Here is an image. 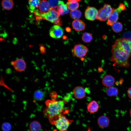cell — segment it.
<instances>
[{
    "mask_svg": "<svg viewBox=\"0 0 131 131\" xmlns=\"http://www.w3.org/2000/svg\"><path fill=\"white\" fill-rule=\"evenodd\" d=\"M45 104L46 106L43 110V114L53 125L54 121L62 115L65 102L63 100L57 101L52 99L46 100Z\"/></svg>",
    "mask_w": 131,
    "mask_h": 131,
    "instance_id": "obj_1",
    "label": "cell"
},
{
    "mask_svg": "<svg viewBox=\"0 0 131 131\" xmlns=\"http://www.w3.org/2000/svg\"><path fill=\"white\" fill-rule=\"evenodd\" d=\"M111 52V60L114 64L127 68L130 66L131 53L115 43L112 46Z\"/></svg>",
    "mask_w": 131,
    "mask_h": 131,
    "instance_id": "obj_2",
    "label": "cell"
},
{
    "mask_svg": "<svg viewBox=\"0 0 131 131\" xmlns=\"http://www.w3.org/2000/svg\"><path fill=\"white\" fill-rule=\"evenodd\" d=\"M57 10L51 9L48 12L36 16L38 19H43L59 26L62 25V21Z\"/></svg>",
    "mask_w": 131,
    "mask_h": 131,
    "instance_id": "obj_3",
    "label": "cell"
},
{
    "mask_svg": "<svg viewBox=\"0 0 131 131\" xmlns=\"http://www.w3.org/2000/svg\"><path fill=\"white\" fill-rule=\"evenodd\" d=\"M72 122V120L68 119L62 115L54 121L53 125L59 131H66Z\"/></svg>",
    "mask_w": 131,
    "mask_h": 131,
    "instance_id": "obj_4",
    "label": "cell"
},
{
    "mask_svg": "<svg viewBox=\"0 0 131 131\" xmlns=\"http://www.w3.org/2000/svg\"><path fill=\"white\" fill-rule=\"evenodd\" d=\"M114 10L109 5L105 4L98 11L96 19L99 21H104L106 20Z\"/></svg>",
    "mask_w": 131,
    "mask_h": 131,
    "instance_id": "obj_5",
    "label": "cell"
},
{
    "mask_svg": "<svg viewBox=\"0 0 131 131\" xmlns=\"http://www.w3.org/2000/svg\"><path fill=\"white\" fill-rule=\"evenodd\" d=\"M126 9V7L123 4L120 3L118 8L114 10L108 18L107 24L112 26L114 23L116 22L119 18V14Z\"/></svg>",
    "mask_w": 131,
    "mask_h": 131,
    "instance_id": "obj_6",
    "label": "cell"
},
{
    "mask_svg": "<svg viewBox=\"0 0 131 131\" xmlns=\"http://www.w3.org/2000/svg\"><path fill=\"white\" fill-rule=\"evenodd\" d=\"M88 51V49L86 47L79 44L74 46L72 50V52L74 56L81 58L85 56Z\"/></svg>",
    "mask_w": 131,
    "mask_h": 131,
    "instance_id": "obj_7",
    "label": "cell"
},
{
    "mask_svg": "<svg viewBox=\"0 0 131 131\" xmlns=\"http://www.w3.org/2000/svg\"><path fill=\"white\" fill-rule=\"evenodd\" d=\"M51 9L47 0H40V3L37 10L34 13L35 16L48 12Z\"/></svg>",
    "mask_w": 131,
    "mask_h": 131,
    "instance_id": "obj_8",
    "label": "cell"
},
{
    "mask_svg": "<svg viewBox=\"0 0 131 131\" xmlns=\"http://www.w3.org/2000/svg\"><path fill=\"white\" fill-rule=\"evenodd\" d=\"M64 33L63 29L61 26L57 25L53 26L49 31V34L50 36L55 39L61 38Z\"/></svg>",
    "mask_w": 131,
    "mask_h": 131,
    "instance_id": "obj_9",
    "label": "cell"
},
{
    "mask_svg": "<svg viewBox=\"0 0 131 131\" xmlns=\"http://www.w3.org/2000/svg\"><path fill=\"white\" fill-rule=\"evenodd\" d=\"M98 13V10L95 7L88 6L85 12V17L88 20L93 21L96 19Z\"/></svg>",
    "mask_w": 131,
    "mask_h": 131,
    "instance_id": "obj_10",
    "label": "cell"
},
{
    "mask_svg": "<svg viewBox=\"0 0 131 131\" xmlns=\"http://www.w3.org/2000/svg\"><path fill=\"white\" fill-rule=\"evenodd\" d=\"M115 43L123 47L131 52V39L126 38H119L116 40Z\"/></svg>",
    "mask_w": 131,
    "mask_h": 131,
    "instance_id": "obj_11",
    "label": "cell"
},
{
    "mask_svg": "<svg viewBox=\"0 0 131 131\" xmlns=\"http://www.w3.org/2000/svg\"><path fill=\"white\" fill-rule=\"evenodd\" d=\"M11 64L15 70L19 72L24 71L26 67V64L25 61L21 58L12 61Z\"/></svg>",
    "mask_w": 131,
    "mask_h": 131,
    "instance_id": "obj_12",
    "label": "cell"
},
{
    "mask_svg": "<svg viewBox=\"0 0 131 131\" xmlns=\"http://www.w3.org/2000/svg\"><path fill=\"white\" fill-rule=\"evenodd\" d=\"M73 93L74 98L77 99L83 98L86 96L85 90L81 86L75 87L73 90Z\"/></svg>",
    "mask_w": 131,
    "mask_h": 131,
    "instance_id": "obj_13",
    "label": "cell"
},
{
    "mask_svg": "<svg viewBox=\"0 0 131 131\" xmlns=\"http://www.w3.org/2000/svg\"><path fill=\"white\" fill-rule=\"evenodd\" d=\"M73 28L77 31H81L84 30L86 27L85 23L81 20H74L72 22Z\"/></svg>",
    "mask_w": 131,
    "mask_h": 131,
    "instance_id": "obj_14",
    "label": "cell"
},
{
    "mask_svg": "<svg viewBox=\"0 0 131 131\" xmlns=\"http://www.w3.org/2000/svg\"><path fill=\"white\" fill-rule=\"evenodd\" d=\"M115 80L114 78L111 75H105L102 80V83L104 86L109 87L112 86L114 84Z\"/></svg>",
    "mask_w": 131,
    "mask_h": 131,
    "instance_id": "obj_15",
    "label": "cell"
},
{
    "mask_svg": "<svg viewBox=\"0 0 131 131\" xmlns=\"http://www.w3.org/2000/svg\"><path fill=\"white\" fill-rule=\"evenodd\" d=\"M110 121L109 118L106 116L102 115L98 119L97 123L99 127L106 128L108 127Z\"/></svg>",
    "mask_w": 131,
    "mask_h": 131,
    "instance_id": "obj_16",
    "label": "cell"
},
{
    "mask_svg": "<svg viewBox=\"0 0 131 131\" xmlns=\"http://www.w3.org/2000/svg\"><path fill=\"white\" fill-rule=\"evenodd\" d=\"M99 108V105L96 101H91L88 104L87 106L88 111L90 113H95L98 111Z\"/></svg>",
    "mask_w": 131,
    "mask_h": 131,
    "instance_id": "obj_17",
    "label": "cell"
},
{
    "mask_svg": "<svg viewBox=\"0 0 131 131\" xmlns=\"http://www.w3.org/2000/svg\"><path fill=\"white\" fill-rule=\"evenodd\" d=\"M40 3V0H29L28 5L30 12L32 13L37 10Z\"/></svg>",
    "mask_w": 131,
    "mask_h": 131,
    "instance_id": "obj_18",
    "label": "cell"
},
{
    "mask_svg": "<svg viewBox=\"0 0 131 131\" xmlns=\"http://www.w3.org/2000/svg\"><path fill=\"white\" fill-rule=\"evenodd\" d=\"M1 4L4 9L10 10L13 7L14 3L13 0H2Z\"/></svg>",
    "mask_w": 131,
    "mask_h": 131,
    "instance_id": "obj_19",
    "label": "cell"
},
{
    "mask_svg": "<svg viewBox=\"0 0 131 131\" xmlns=\"http://www.w3.org/2000/svg\"><path fill=\"white\" fill-rule=\"evenodd\" d=\"M119 93L118 89L115 87L111 86L108 88L106 90L107 95L109 96H114L117 95Z\"/></svg>",
    "mask_w": 131,
    "mask_h": 131,
    "instance_id": "obj_20",
    "label": "cell"
},
{
    "mask_svg": "<svg viewBox=\"0 0 131 131\" xmlns=\"http://www.w3.org/2000/svg\"><path fill=\"white\" fill-rule=\"evenodd\" d=\"M41 128L40 123L37 121L32 122L30 124L29 128L31 131H39Z\"/></svg>",
    "mask_w": 131,
    "mask_h": 131,
    "instance_id": "obj_21",
    "label": "cell"
},
{
    "mask_svg": "<svg viewBox=\"0 0 131 131\" xmlns=\"http://www.w3.org/2000/svg\"><path fill=\"white\" fill-rule=\"evenodd\" d=\"M70 16L72 19L74 20L79 19L82 16L81 12L77 9L71 10L70 12Z\"/></svg>",
    "mask_w": 131,
    "mask_h": 131,
    "instance_id": "obj_22",
    "label": "cell"
},
{
    "mask_svg": "<svg viewBox=\"0 0 131 131\" xmlns=\"http://www.w3.org/2000/svg\"><path fill=\"white\" fill-rule=\"evenodd\" d=\"M113 31L115 32L118 33L121 32L122 30L123 26L120 22H116L112 25Z\"/></svg>",
    "mask_w": 131,
    "mask_h": 131,
    "instance_id": "obj_23",
    "label": "cell"
},
{
    "mask_svg": "<svg viewBox=\"0 0 131 131\" xmlns=\"http://www.w3.org/2000/svg\"><path fill=\"white\" fill-rule=\"evenodd\" d=\"M82 39L83 42L86 43L90 42L93 39L92 34L89 33L85 32L83 33L82 36Z\"/></svg>",
    "mask_w": 131,
    "mask_h": 131,
    "instance_id": "obj_24",
    "label": "cell"
},
{
    "mask_svg": "<svg viewBox=\"0 0 131 131\" xmlns=\"http://www.w3.org/2000/svg\"><path fill=\"white\" fill-rule=\"evenodd\" d=\"M68 9L71 10L77 9L79 7V4L78 2H68L66 3Z\"/></svg>",
    "mask_w": 131,
    "mask_h": 131,
    "instance_id": "obj_25",
    "label": "cell"
},
{
    "mask_svg": "<svg viewBox=\"0 0 131 131\" xmlns=\"http://www.w3.org/2000/svg\"><path fill=\"white\" fill-rule=\"evenodd\" d=\"M58 7L62 10L65 14L69 13V9L68 8L66 5L65 4L63 1L61 0L59 1Z\"/></svg>",
    "mask_w": 131,
    "mask_h": 131,
    "instance_id": "obj_26",
    "label": "cell"
},
{
    "mask_svg": "<svg viewBox=\"0 0 131 131\" xmlns=\"http://www.w3.org/2000/svg\"><path fill=\"white\" fill-rule=\"evenodd\" d=\"M60 0H48L51 9L57 8L58 5V3Z\"/></svg>",
    "mask_w": 131,
    "mask_h": 131,
    "instance_id": "obj_27",
    "label": "cell"
},
{
    "mask_svg": "<svg viewBox=\"0 0 131 131\" xmlns=\"http://www.w3.org/2000/svg\"><path fill=\"white\" fill-rule=\"evenodd\" d=\"M43 92L40 90L36 91L34 93V96L35 98L37 100H40L43 97Z\"/></svg>",
    "mask_w": 131,
    "mask_h": 131,
    "instance_id": "obj_28",
    "label": "cell"
},
{
    "mask_svg": "<svg viewBox=\"0 0 131 131\" xmlns=\"http://www.w3.org/2000/svg\"><path fill=\"white\" fill-rule=\"evenodd\" d=\"M11 128V125L8 123H4L2 125V129L4 131H9Z\"/></svg>",
    "mask_w": 131,
    "mask_h": 131,
    "instance_id": "obj_29",
    "label": "cell"
},
{
    "mask_svg": "<svg viewBox=\"0 0 131 131\" xmlns=\"http://www.w3.org/2000/svg\"><path fill=\"white\" fill-rule=\"evenodd\" d=\"M127 94L129 97L131 99V87L129 88L128 89Z\"/></svg>",
    "mask_w": 131,
    "mask_h": 131,
    "instance_id": "obj_30",
    "label": "cell"
},
{
    "mask_svg": "<svg viewBox=\"0 0 131 131\" xmlns=\"http://www.w3.org/2000/svg\"><path fill=\"white\" fill-rule=\"evenodd\" d=\"M40 50L41 52H43V53L44 52L45 49L44 47L43 46H41L40 47Z\"/></svg>",
    "mask_w": 131,
    "mask_h": 131,
    "instance_id": "obj_31",
    "label": "cell"
},
{
    "mask_svg": "<svg viewBox=\"0 0 131 131\" xmlns=\"http://www.w3.org/2000/svg\"><path fill=\"white\" fill-rule=\"evenodd\" d=\"M81 0H68V2H78Z\"/></svg>",
    "mask_w": 131,
    "mask_h": 131,
    "instance_id": "obj_32",
    "label": "cell"
},
{
    "mask_svg": "<svg viewBox=\"0 0 131 131\" xmlns=\"http://www.w3.org/2000/svg\"><path fill=\"white\" fill-rule=\"evenodd\" d=\"M130 116L131 117V108L130 110Z\"/></svg>",
    "mask_w": 131,
    "mask_h": 131,
    "instance_id": "obj_33",
    "label": "cell"
}]
</instances>
